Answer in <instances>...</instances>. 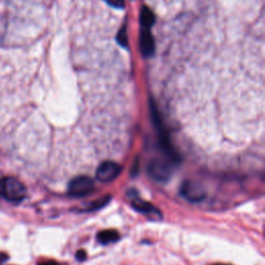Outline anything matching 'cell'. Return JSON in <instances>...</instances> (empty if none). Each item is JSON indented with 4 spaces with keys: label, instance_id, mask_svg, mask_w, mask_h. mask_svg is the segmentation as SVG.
Returning <instances> with one entry per match:
<instances>
[{
    "label": "cell",
    "instance_id": "2e32d148",
    "mask_svg": "<svg viewBox=\"0 0 265 265\" xmlns=\"http://www.w3.org/2000/svg\"><path fill=\"white\" fill-rule=\"evenodd\" d=\"M9 259V256L5 253H0V265H3L7 260Z\"/></svg>",
    "mask_w": 265,
    "mask_h": 265
},
{
    "label": "cell",
    "instance_id": "9a60e30c",
    "mask_svg": "<svg viewBox=\"0 0 265 265\" xmlns=\"http://www.w3.org/2000/svg\"><path fill=\"white\" fill-rule=\"evenodd\" d=\"M38 265H60L57 262L53 261V260H49V261H43V262H40Z\"/></svg>",
    "mask_w": 265,
    "mask_h": 265
},
{
    "label": "cell",
    "instance_id": "7c38bea8",
    "mask_svg": "<svg viewBox=\"0 0 265 265\" xmlns=\"http://www.w3.org/2000/svg\"><path fill=\"white\" fill-rule=\"evenodd\" d=\"M117 41L123 46V47H128V35H127V26L124 25L122 29L117 36Z\"/></svg>",
    "mask_w": 265,
    "mask_h": 265
},
{
    "label": "cell",
    "instance_id": "52a82bcc",
    "mask_svg": "<svg viewBox=\"0 0 265 265\" xmlns=\"http://www.w3.org/2000/svg\"><path fill=\"white\" fill-rule=\"evenodd\" d=\"M137 195L138 194L136 193L135 190H131L128 192V197H130L132 199L131 203H132L134 210H136L138 213H141L146 216H151V217L155 216L156 218H158V217L162 218L160 211L156 208L155 205H153L152 203L147 202L143 199H140Z\"/></svg>",
    "mask_w": 265,
    "mask_h": 265
},
{
    "label": "cell",
    "instance_id": "8fae6325",
    "mask_svg": "<svg viewBox=\"0 0 265 265\" xmlns=\"http://www.w3.org/2000/svg\"><path fill=\"white\" fill-rule=\"evenodd\" d=\"M110 200H111V197L109 195L104 196V197H102V198H100V199H98L96 201H93L90 205L87 206L86 209L82 210V212L84 211L85 213H91V212L99 211V210L105 208V206L110 202Z\"/></svg>",
    "mask_w": 265,
    "mask_h": 265
},
{
    "label": "cell",
    "instance_id": "4fadbf2b",
    "mask_svg": "<svg viewBox=\"0 0 265 265\" xmlns=\"http://www.w3.org/2000/svg\"><path fill=\"white\" fill-rule=\"evenodd\" d=\"M106 3L113 8L116 9H124L125 8V0H106Z\"/></svg>",
    "mask_w": 265,
    "mask_h": 265
},
{
    "label": "cell",
    "instance_id": "8992f818",
    "mask_svg": "<svg viewBox=\"0 0 265 265\" xmlns=\"http://www.w3.org/2000/svg\"><path fill=\"white\" fill-rule=\"evenodd\" d=\"M123 167L115 162H103L97 169L96 178L101 183H110L119 178Z\"/></svg>",
    "mask_w": 265,
    "mask_h": 265
},
{
    "label": "cell",
    "instance_id": "30bf717a",
    "mask_svg": "<svg viewBox=\"0 0 265 265\" xmlns=\"http://www.w3.org/2000/svg\"><path fill=\"white\" fill-rule=\"evenodd\" d=\"M140 21H141L143 28H149L150 29V27L153 26L154 23L156 22V16L150 8L144 7L141 11V14H140Z\"/></svg>",
    "mask_w": 265,
    "mask_h": 265
},
{
    "label": "cell",
    "instance_id": "277c9868",
    "mask_svg": "<svg viewBox=\"0 0 265 265\" xmlns=\"http://www.w3.org/2000/svg\"><path fill=\"white\" fill-rule=\"evenodd\" d=\"M95 191L94 181L88 176H77L68 187V195L73 198H83Z\"/></svg>",
    "mask_w": 265,
    "mask_h": 265
},
{
    "label": "cell",
    "instance_id": "e0dca14e",
    "mask_svg": "<svg viewBox=\"0 0 265 265\" xmlns=\"http://www.w3.org/2000/svg\"><path fill=\"white\" fill-rule=\"evenodd\" d=\"M215 265H228V264H223V263H218V264H215Z\"/></svg>",
    "mask_w": 265,
    "mask_h": 265
},
{
    "label": "cell",
    "instance_id": "5b68a950",
    "mask_svg": "<svg viewBox=\"0 0 265 265\" xmlns=\"http://www.w3.org/2000/svg\"><path fill=\"white\" fill-rule=\"evenodd\" d=\"M181 195L191 203H199L206 198V191L198 182L185 181L181 187Z\"/></svg>",
    "mask_w": 265,
    "mask_h": 265
},
{
    "label": "cell",
    "instance_id": "3957f363",
    "mask_svg": "<svg viewBox=\"0 0 265 265\" xmlns=\"http://www.w3.org/2000/svg\"><path fill=\"white\" fill-rule=\"evenodd\" d=\"M152 114H153L154 124H155L157 133H158V137H159V140H160V143H161V146H162L163 151L168 155V157L171 159V161L173 163L176 162V161H179L180 158H179L178 154H175V151H174L173 146H172V144L170 142V139H169V137L167 135V132L165 131L164 126L162 124L159 111H158V109H157V107L155 106L154 103H152Z\"/></svg>",
    "mask_w": 265,
    "mask_h": 265
},
{
    "label": "cell",
    "instance_id": "6da1fadb",
    "mask_svg": "<svg viewBox=\"0 0 265 265\" xmlns=\"http://www.w3.org/2000/svg\"><path fill=\"white\" fill-rule=\"evenodd\" d=\"M27 190L25 186L14 178H4L0 180V196L6 200L19 203L26 198Z\"/></svg>",
    "mask_w": 265,
    "mask_h": 265
},
{
    "label": "cell",
    "instance_id": "ba28073f",
    "mask_svg": "<svg viewBox=\"0 0 265 265\" xmlns=\"http://www.w3.org/2000/svg\"><path fill=\"white\" fill-rule=\"evenodd\" d=\"M156 49L155 40L149 28H143L140 33V50L145 57L154 54Z\"/></svg>",
    "mask_w": 265,
    "mask_h": 265
},
{
    "label": "cell",
    "instance_id": "7a4b0ae2",
    "mask_svg": "<svg viewBox=\"0 0 265 265\" xmlns=\"http://www.w3.org/2000/svg\"><path fill=\"white\" fill-rule=\"evenodd\" d=\"M147 172L156 182L167 183L173 175V162L160 158L153 159L147 166Z\"/></svg>",
    "mask_w": 265,
    "mask_h": 265
},
{
    "label": "cell",
    "instance_id": "9c48e42d",
    "mask_svg": "<svg viewBox=\"0 0 265 265\" xmlns=\"http://www.w3.org/2000/svg\"><path fill=\"white\" fill-rule=\"evenodd\" d=\"M121 239L120 233L116 230H103L98 233V241L102 245H110L119 242Z\"/></svg>",
    "mask_w": 265,
    "mask_h": 265
},
{
    "label": "cell",
    "instance_id": "5bb4252c",
    "mask_svg": "<svg viewBox=\"0 0 265 265\" xmlns=\"http://www.w3.org/2000/svg\"><path fill=\"white\" fill-rule=\"evenodd\" d=\"M86 252L83 251V250H79L76 254V258L79 260V261H84L86 259Z\"/></svg>",
    "mask_w": 265,
    "mask_h": 265
}]
</instances>
